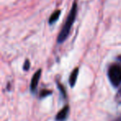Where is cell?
<instances>
[{
  "mask_svg": "<svg viewBox=\"0 0 121 121\" xmlns=\"http://www.w3.org/2000/svg\"><path fill=\"white\" fill-rule=\"evenodd\" d=\"M29 66H30V63H29V60H26L25 61V64H24V66H23V69L25 70V71H27V70L29 69Z\"/></svg>",
  "mask_w": 121,
  "mask_h": 121,
  "instance_id": "7",
  "label": "cell"
},
{
  "mask_svg": "<svg viewBox=\"0 0 121 121\" xmlns=\"http://www.w3.org/2000/svg\"><path fill=\"white\" fill-rule=\"evenodd\" d=\"M60 10H57V11H56V12H54L52 14V16L50 17V19H49V23L52 24L55 22H56V21L58 20L59 17H60Z\"/></svg>",
  "mask_w": 121,
  "mask_h": 121,
  "instance_id": "6",
  "label": "cell"
},
{
  "mask_svg": "<svg viewBox=\"0 0 121 121\" xmlns=\"http://www.w3.org/2000/svg\"><path fill=\"white\" fill-rule=\"evenodd\" d=\"M68 113H69V106L66 105L63 108L56 116V119L57 121H64L67 118Z\"/></svg>",
  "mask_w": 121,
  "mask_h": 121,
  "instance_id": "4",
  "label": "cell"
},
{
  "mask_svg": "<svg viewBox=\"0 0 121 121\" xmlns=\"http://www.w3.org/2000/svg\"><path fill=\"white\" fill-rule=\"evenodd\" d=\"M58 86H59V88H60V92L62 93V95H63V96H66V92H65V90H64V88L62 87V86H60V85H58Z\"/></svg>",
  "mask_w": 121,
  "mask_h": 121,
  "instance_id": "8",
  "label": "cell"
},
{
  "mask_svg": "<svg viewBox=\"0 0 121 121\" xmlns=\"http://www.w3.org/2000/svg\"><path fill=\"white\" fill-rule=\"evenodd\" d=\"M41 74H42V71L38 70V71L33 75V76H32V81H31V91H35L36 89H37L39 79H40V77H41Z\"/></svg>",
  "mask_w": 121,
  "mask_h": 121,
  "instance_id": "3",
  "label": "cell"
},
{
  "mask_svg": "<svg viewBox=\"0 0 121 121\" xmlns=\"http://www.w3.org/2000/svg\"><path fill=\"white\" fill-rule=\"evenodd\" d=\"M108 77L111 84L117 87L121 83V66L118 65H113L108 71Z\"/></svg>",
  "mask_w": 121,
  "mask_h": 121,
  "instance_id": "2",
  "label": "cell"
},
{
  "mask_svg": "<svg viewBox=\"0 0 121 121\" xmlns=\"http://www.w3.org/2000/svg\"><path fill=\"white\" fill-rule=\"evenodd\" d=\"M78 72H79V70H78V68H76L73 71V72L71 73V76H70V85H71V87H73L76 84V79H77L78 76Z\"/></svg>",
  "mask_w": 121,
  "mask_h": 121,
  "instance_id": "5",
  "label": "cell"
},
{
  "mask_svg": "<svg viewBox=\"0 0 121 121\" xmlns=\"http://www.w3.org/2000/svg\"><path fill=\"white\" fill-rule=\"evenodd\" d=\"M76 13H77V4H76V3H74L71 11H70L69 15H68L67 18H66V22H65L60 32L59 33L58 38H57V42L62 43L67 38L68 35H69L70 32H71V27H72L73 23L75 22V19H76Z\"/></svg>",
  "mask_w": 121,
  "mask_h": 121,
  "instance_id": "1",
  "label": "cell"
},
{
  "mask_svg": "<svg viewBox=\"0 0 121 121\" xmlns=\"http://www.w3.org/2000/svg\"><path fill=\"white\" fill-rule=\"evenodd\" d=\"M119 60H121V56H120V57H119Z\"/></svg>",
  "mask_w": 121,
  "mask_h": 121,
  "instance_id": "9",
  "label": "cell"
}]
</instances>
